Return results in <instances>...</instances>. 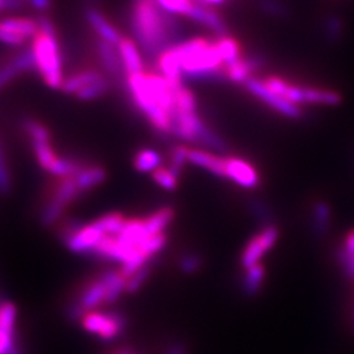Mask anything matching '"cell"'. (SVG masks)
I'll use <instances>...</instances> for the list:
<instances>
[{"label": "cell", "instance_id": "cell-19", "mask_svg": "<svg viewBox=\"0 0 354 354\" xmlns=\"http://www.w3.org/2000/svg\"><path fill=\"white\" fill-rule=\"evenodd\" d=\"M108 178V172L102 165H88L84 167L75 177L76 187L82 194L102 185Z\"/></svg>", "mask_w": 354, "mask_h": 354}, {"label": "cell", "instance_id": "cell-23", "mask_svg": "<svg viewBox=\"0 0 354 354\" xmlns=\"http://www.w3.org/2000/svg\"><path fill=\"white\" fill-rule=\"evenodd\" d=\"M0 26L4 30H8L24 38H35L39 33L37 20L29 17H4L3 20H0Z\"/></svg>", "mask_w": 354, "mask_h": 354}, {"label": "cell", "instance_id": "cell-25", "mask_svg": "<svg viewBox=\"0 0 354 354\" xmlns=\"http://www.w3.org/2000/svg\"><path fill=\"white\" fill-rule=\"evenodd\" d=\"M133 165L140 174H153L163 167V158L160 152L153 149H140L133 158Z\"/></svg>", "mask_w": 354, "mask_h": 354}, {"label": "cell", "instance_id": "cell-20", "mask_svg": "<svg viewBox=\"0 0 354 354\" xmlns=\"http://www.w3.org/2000/svg\"><path fill=\"white\" fill-rule=\"evenodd\" d=\"M102 77H105V75L99 70L86 68V70H82V71H77V73L67 76L64 79V86L61 91H64L66 95L75 96L80 89L86 88L89 84L102 80Z\"/></svg>", "mask_w": 354, "mask_h": 354}, {"label": "cell", "instance_id": "cell-51", "mask_svg": "<svg viewBox=\"0 0 354 354\" xmlns=\"http://www.w3.org/2000/svg\"><path fill=\"white\" fill-rule=\"evenodd\" d=\"M352 324H353V330H354V310H353V320H352Z\"/></svg>", "mask_w": 354, "mask_h": 354}, {"label": "cell", "instance_id": "cell-44", "mask_svg": "<svg viewBox=\"0 0 354 354\" xmlns=\"http://www.w3.org/2000/svg\"><path fill=\"white\" fill-rule=\"evenodd\" d=\"M36 20L39 28V33L57 38V26L50 16H48L46 13H38Z\"/></svg>", "mask_w": 354, "mask_h": 354}, {"label": "cell", "instance_id": "cell-13", "mask_svg": "<svg viewBox=\"0 0 354 354\" xmlns=\"http://www.w3.org/2000/svg\"><path fill=\"white\" fill-rule=\"evenodd\" d=\"M188 17L194 23L201 24L205 28L210 29L218 37L227 36L228 29L226 21L210 6H206V4L198 3L194 0V6H193Z\"/></svg>", "mask_w": 354, "mask_h": 354}, {"label": "cell", "instance_id": "cell-10", "mask_svg": "<svg viewBox=\"0 0 354 354\" xmlns=\"http://www.w3.org/2000/svg\"><path fill=\"white\" fill-rule=\"evenodd\" d=\"M105 235L92 223L84 225L73 236L64 241L68 251L76 254H92Z\"/></svg>", "mask_w": 354, "mask_h": 354}, {"label": "cell", "instance_id": "cell-36", "mask_svg": "<svg viewBox=\"0 0 354 354\" xmlns=\"http://www.w3.org/2000/svg\"><path fill=\"white\" fill-rule=\"evenodd\" d=\"M153 270L151 263L142 266L138 272H136L130 279H127V294H136L146 285V282L150 279Z\"/></svg>", "mask_w": 354, "mask_h": 354}, {"label": "cell", "instance_id": "cell-26", "mask_svg": "<svg viewBox=\"0 0 354 354\" xmlns=\"http://www.w3.org/2000/svg\"><path fill=\"white\" fill-rule=\"evenodd\" d=\"M87 165H88L87 163H84L83 160L76 159V158L58 156L48 172L58 178L75 177Z\"/></svg>", "mask_w": 354, "mask_h": 354}, {"label": "cell", "instance_id": "cell-28", "mask_svg": "<svg viewBox=\"0 0 354 354\" xmlns=\"http://www.w3.org/2000/svg\"><path fill=\"white\" fill-rule=\"evenodd\" d=\"M127 223V218L121 213H108L93 221V225L102 231L105 236H117Z\"/></svg>", "mask_w": 354, "mask_h": 354}, {"label": "cell", "instance_id": "cell-38", "mask_svg": "<svg viewBox=\"0 0 354 354\" xmlns=\"http://www.w3.org/2000/svg\"><path fill=\"white\" fill-rule=\"evenodd\" d=\"M352 257H354V228L349 230L344 239H342V244L336 252V260L339 263V266H344Z\"/></svg>", "mask_w": 354, "mask_h": 354}, {"label": "cell", "instance_id": "cell-37", "mask_svg": "<svg viewBox=\"0 0 354 354\" xmlns=\"http://www.w3.org/2000/svg\"><path fill=\"white\" fill-rule=\"evenodd\" d=\"M12 190V176L10 167L7 165L3 143L0 140V194L7 196Z\"/></svg>", "mask_w": 354, "mask_h": 354}, {"label": "cell", "instance_id": "cell-50", "mask_svg": "<svg viewBox=\"0 0 354 354\" xmlns=\"http://www.w3.org/2000/svg\"><path fill=\"white\" fill-rule=\"evenodd\" d=\"M0 12H3V0H0Z\"/></svg>", "mask_w": 354, "mask_h": 354}, {"label": "cell", "instance_id": "cell-33", "mask_svg": "<svg viewBox=\"0 0 354 354\" xmlns=\"http://www.w3.org/2000/svg\"><path fill=\"white\" fill-rule=\"evenodd\" d=\"M203 266V257L197 252L183 253L177 261V268L181 270V273H184L187 276L196 274L197 272L201 270Z\"/></svg>", "mask_w": 354, "mask_h": 354}, {"label": "cell", "instance_id": "cell-47", "mask_svg": "<svg viewBox=\"0 0 354 354\" xmlns=\"http://www.w3.org/2000/svg\"><path fill=\"white\" fill-rule=\"evenodd\" d=\"M165 354H188V346L185 345V342H172V344L165 349Z\"/></svg>", "mask_w": 354, "mask_h": 354}, {"label": "cell", "instance_id": "cell-16", "mask_svg": "<svg viewBox=\"0 0 354 354\" xmlns=\"http://www.w3.org/2000/svg\"><path fill=\"white\" fill-rule=\"evenodd\" d=\"M261 66L263 61L257 57H241V59L225 66L226 79L238 84H244Z\"/></svg>", "mask_w": 354, "mask_h": 354}, {"label": "cell", "instance_id": "cell-3", "mask_svg": "<svg viewBox=\"0 0 354 354\" xmlns=\"http://www.w3.org/2000/svg\"><path fill=\"white\" fill-rule=\"evenodd\" d=\"M181 61L183 80L226 79L225 64L215 48L214 41L192 38L175 45Z\"/></svg>", "mask_w": 354, "mask_h": 354}, {"label": "cell", "instance_id": "cell-39", "mask_svg": "<svg viewBox=\"0 0 354 354\" xmlns=\"http://www.w3.org/2000/svg\"><path fill=\"white\" fill-rule=\"evenodd\" d=\"M167 243H168V236H167L165 232V234H160V235H155V236L149 238L147 241L142 244L140 251L145 253L147 257L153 259L158 253H160L165 250Z\"/></svg>", "mask_w": 354, "mask_h": 354}, {"label": "cell", "instance_id": "cell-29", "mask_svg": "<svg viewBox=\"0 0 354 354\" xmlns=\"http://www.w3.org/2000/svg\"><path fill=\"white\" fill-rule=\"evenodd\" d=\"M66 209V205L57 201L53 197H49L39 212V223L44 227L54 226L64 216Z\"/></svg>", "mask_w": 354, "mask_h": 354}, {"label": "cell", "instance_id": "cell-46", "mask_svg": "<svg viewBox=\"0 0 354 354\" xmlns=\"http://www.w3.org/2000/svg\"><path fill=\"white\" fill-rule=\"evenodd\" d=\"M53 4V0H28V6H30L38 13H45L49 11Z\"/></svg>", "mask_w": 354, "mask_h": 354}, {"label": "cell", "instance_id": "cell-9", "mask_svg": "<svg viewBox=\"0 0 354 354\" xmlns=\"http://www.w3.org/2000/svg\"><path fill=\"white\" fill-rule=\"evenodd\" d=\"M226 178L244 189H256L261 183L256 167L236 156H226Z\"/></svg>", "mask_w": 354, "mask_h": 354}, {"label": "cell", "instance_id": "cell-12", "mask_svg": "<svg viewBox=\"0 0 354 354\" xmlns=\"http://www.w3.org/2000/svg\"><path fill=\"white\" fill-rule=\"evenodd\" d=\"M84 16H86L88 26L95 32L96 37L102 38L109 44H113L115 46L124 38L121 32L106 19V16L100 10L89 6L84 11Z\"/></svg>", "mask_w": 354, "mask_h": 354}, {"label": "cell", "instance_id": "cell-43", "mask_svg": "<svg viewBox=\"0 0 354 354\" xmlns=\"http://www.w3.org/2000/svg\"><path fill=\"white\" fill-rule=\"evenodd\" d=\"M250 207H251L253 216H256L260 222H263L264 226L272 225V222H270L272 221V214H270V212H269V209H268L266 203H263V201H259V200H254L250 205Z\"/></svg>", "mask_w": 354, "mask_h": 354}, {"label": "cell", "instance_id": "cell-30", "mask_svg": "<svg viewBox=\"0 0 354 354\" xmlns=\"http://www.w3.org/2000/svg\"><path fill=\"white\" fill-rule=\"evenodd\" d=\"M32 149H33V152H35V156H36L38 165L46 172L50 169L53 163L59 156L57 151L54 150L51 142H33L32 143Z\"/></svg>", "mask_w": 354, "mask_h": 354}, {"label": "cell", "instance_id": "cell-24", "mask_svg": "<svg viewBox=\"0 0 354 354\" xmlns=\"http://www.w3.org/2000/svg\"><path fill=\"white\" fill-rule=\"evenodd\" d=\"M342 102V95L333 89L317 88L304 86V105H322V106H337Z\"/></svg>", "mask_w": 354, "mask_h": 354}, {"label": "cell", "instance_id": "cell-6", "mask_svg": "<svg viewBox=\"0 0 354 354\" xmlns=\"http://www.w3.org/2000/svg\"><path fill=\"white\" fill-rule=\"evenodd\" d=\"M244 87L252 95L253 97L264 102L266 106H269L270 109H273L274 112H277L281 115L290 118V120H299L301 117H304L302 106L292 104L289 100L281 97L277 93H274L273 91H270L266 87L264 80L252 76L251 79H248L244 83Z\"/></svg>", "mask_w": 354, "mask_h": 354}, {"label": "cell", "instance_id": "cell-14", "mask_svg": "<svg viewBox=\"0 0 354 354\" xmlns=\"http://www.w3.org/2000/svg\"><path fill=\"white\" fill-rule=\"evenodd\" d=\"M188 163L203 168L214 176L226 178V156H221L214 152L203 149H189Z\"/></svg>", "mask_w": 354, "mask_h": 354}, {"label": "cell", "instance_id": "cell-27", "mask_svg": "<svg viewBox=\"0 0 354 354\" xmlns=\"http://www.w3.org/2000/svg\"><path fill=\"white\" fill-rule=\"evenodd\" d=\"M214 44L225 66L232 64L243 57L241 44L234 37H230V36L218 37L214 39Z\"/></svg>", "mask_w": 354, "mask_h": 354}, {"label": "cell", "instance_id": "cell-31", "mask_svg": "<svg viewBox=\"0 0 354 354\" xmlns=\"http://www.w3.org/2000/svg\"><path fill=\"white\" fill-rule=\"evenodd\" d=\"M111 89V80L108 77H102V80L92 83L86 88L80 89L75 95L76 99L80 102H93L102 96H105Z\"/></svg>", "mask_w": 354, "mask_h": 354}, {"label": "cell", "instance_id": "cell-11", "mask_svg": "<svg viewBox=\"0 0 354 354\" xmlns=\"http://www.w3.org/2000/svg\"><path fill=\"white\" fill-rule=\"evenodd\" d=\"M95 51H96L99 64L106 75H109L111 77H121V76L125 75L121 55H120V51L115 45L109 44L102 38L96 37Z\"/></svg>", "mask_w": 354, "mask_h": 354}, {"label": "cell", "instance_id": "cell-5", "mask_svg": "<svg viewBox=\"0 0 354 354\" xmlns=\"http://www.w3.org/2000/svg\"><path fill=\"white\" fill-rule=\"evenodd\" d=\"M82 327L102 342H113L127 328V317L118 310H95L80 320Z\"/></svg>", "mask_w": 354, "mask_h": 354}, {"label": "cell", "instance_id": "cell-18", "mask_svg": "<svg viewBox=\"0 0 354 354\" xmlns=\"http://www.w3.org/2000/svg\"><path fill=\"white\" fill-rule=\"evenodd\" d=\"M241 288L243 294L248 298L256 297L264 289L266 279V268L263 263L243 269Z\"/></svg>", "mask_w": 354, "mask_h": 354}, {"label": "cell", "instance_id": "cell-8", "mask_svg": "<svg viewBox=\"0 0 354 354\" xmlns=\"http://www.w3.org/2000/svg\"><path fill=\"white\" fill-rule=\"evenodd\" d=\"M17 307L0 297V354H24L16 332Z\"/></svg>", "mask_w": 354, "mask_h": 354}, {"label": "cell", "instance_id": "cell-35", "mask_svg": "<svg viewBox=\"0 0 354 354\" xmlns=\"http://www.w3.org/2000/svg\"><path fill=\"white\" fill-rule=\"evenodd\" d=\"M152 180L155 184H158L162 189L167 192H175L178 188V178L167 165L160 167L156 169L153 174H151Z\"/></svg>", "mask_w": 354, "mask_h": 354}, {"label": "cell", "instance_id": "cell-2", "mask_svg": "<svg viewBox=\"0 0 354 354\" xmlns=\"http://www.w3.org/2000/svg\"><path fill=\"white\" fill-rule=\"evenodd\" d=\"M129 96L134 106L160 134L171 136L172 114L176 105V91L181 86L172 84L156 73H142L125 77Z\"/></svg>", "mask_w": 354, "mask_h": 354}, {"label": "cell", "instance_id": "cell-17", "mask_svg": "<svg viewBox=\"0 0 354 354\" xmlns=\"http://www.w3.org/2000/svg\"><path fill=\"white\" fill-rule=\"evenodd\" d=\"M311 230L313 234L322 239L328 235L329 230L332 226V209L330 205L324 200H317L311 207Z\"/></svg>", "mask_w": 354, "mask_h": 354}, {"label": "cell", "instance_id": "cell-4", "mask_svg": "<svg viewBox=\"0 0 354 354\" xmlns=\"http://www.w3.org/2000/svg\"><path fill=\"white\" fill-rule=\"evenodd\" d=\"M32 48L35 51L37 73L51 89H62L64 86V61L57 38L38 33L33 38Z\"/></svg>", "mask_w": 354, "mask_h": 354}, {"label": "cell", "instance_id": "cell-48", "mask_svg": "<svg viewBox=\"0 0 354 354\" xmlns=\"http://www.w3.org/2000/svg\"><path fill=\"white\" fill-rule=\"evenodd\" d=\"M344 277L349 281H354V257H352L345 266L342 268Z\"/></svg>", "mask_w": 354, "mask_h": 354}, {"label": "cell", "instance_id": "cell-42", "mask_svg": "<svg viewBox=\"0 0 354 354\" xmlns=\"http://www.w3.org/2000/svg\"><path fill=\"white\" fill-rule=\"evenodd\" d=\"M260 8L272 16H286L288 8L281 0H260L259 1Z\"/></svg>", "mask_w": 354, "mask_h": 354}, {"label": "cell", "instance_id": "cell-21", "mask_svg": "<svg viewBox=\"0 0 354 354\" xmlns=\"http://www.w3.org/2000/svg\"><path fill=\"white\" fill-rule=\"evenodd\" d=\"M106 286V304H113L127 292V279L121 274L120 269H106L99 274Z\"/></svg>", "mask_w": 354, "mask_h": 354}, {"label": "cell", "instance_id": "cell-34", "mask_svg": "<svg viewBox=\"0 0 354 354\" xmlns=\"http://www.w3.org/2000/svg\"><path fill=\"white\" fill-rule=\"evenodd\" d=\"M188 152L189 147L185 145H176L171 150L169 165H167L177 177L181 176L184 167L188 163Z\"/></svg>", "mask_w": 354, "mask_h": 354}, {"label": "cell", "instance_id": "cell-32", "mask_svg": "<svg viewBox=\"0 0 354 354\" xmlns=\"http://www.w3.org/2000/svg\"><path fill=\"white\" fill-rule=\"evenodd\" d=\"M23 130L29 137L30 143L33 142H51V133L48 127H45L42 122L33 118H24L23 121Z\"/></svg>", "mask_w": 354, "mask_h": 354}, {"label": "cell", "instance_id": "cell-49", "mask_svg": "<svg viewBox=\"0 0 354 354\" xmlns=\"http://www.w3.org/2000/svg\"><path fill=\"white\" fill-rule=\"evenodd\" d=\"M197 1H198V3H203V4H206V6L213 7V6H218V4L225 3L226 0H197Z\"/></svg>", "mask_w": 354, "mask_h": 354}, {"label": "cell", "instance_id": "cell-1", "mask_svg": "<svg viewBox=\"0 0 354 354\" xmlns=\"http://www.w3.org/2000/svg\"><path fill=\"white\" fill-rule=\"evenodd\" d=\"M129 26L136 44L151 59L177 45L181 35L176 15L168 12L156 0H131Z\"/></svg>", "mask_w": 354, "mask_h": 354}, {"label": "cell", "instance_id": "cell-22", "mask_svg": "<svg viewBox=\"0 0 354 354\" xmlns=\"http://www.w3.org/2000/svg\"><path fill=\"white\" fill-rule=\"evenodd\" d=\"M175 215H176V213L172 207L165 206V207H160V209L155 210L153 213L147 215L146 218H143L147 234L150 236L165 234V230L168 228V226H171V223L174 222Z\"/></svg>", "mask_w": 354, "mask_h": 354}, {"label": "cell", "instance_id": "cell-15", "mask_svg": "<svg viewBox=\"0 0 354 354\" xmlns=\"http://www.w3.org/2000/svg\"><path fill=\"white\" fill-rule=\"evenodd\" d=\"M125 70V77L145 73V62L138 45L131 38L124 37L117 45Z\"/></svg>", "mask_w": 354, "mask_h": 354}, {"label": "cell", "instance_id": "cell-45", "mask_svg": "<svg viewBox=\"0 0 354 354\" xmlns=\"http://www.w3.org/2000/svg\"><path fill=\"white\" fill-rule=\"evenodd\" d=\"M26 38L19 36V35H15L11 33L8 30H4L1 26H0V42L6 44V45H10L13 48H23L26 45Z\"/></svg>", "mask_w": 354, "mask_h": 354}, {"label": "cell", "instance_id": "cell-7", "mask_svg": "<svg viewBox=\"0 0 354 354\" xmlns=\"http://www.w3.org/2000/svg\"><path fill=\"white\" fill-rule=\"evenodd\" d=\"M279 239V230L276 225H268L247 241L241 254V266L243 269L261 263V259L269 252Z\"/></svg>", "mask_w": 354, "mask_h": 354}, {"label": "cell", "instance_id": "cell-40", "mask_svg": "<svg viewBox=\"0 0 354 354\" xmlns=\"http://www.w3.org/2000/svg\"><path fill=\"white\" fill-rule=\"evenodd\" d=\"M23 75L21 71L17 68V66L13 64L11 57L7 58L3 64H0V89L7 87L10 83H12L15 79Z\"/></svg>", "mask_w": 354, "mask_h": 354}, {"label": "cell", "instance_id": "cell-41", "mask_svg": "<svg viewBox=\"0 0 354 354\" xmlns=\"http://www.w3.org/2000/svg\"><path fill=\"white\" fill-rule=\"evenodd\" d=\"M342 21L337 16H329L324 23V33L329 41H337L342 37Z\"/></svg>", "mask_w": 354, "mask_h": 354}]
</instances>
